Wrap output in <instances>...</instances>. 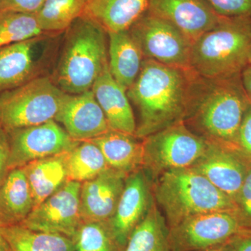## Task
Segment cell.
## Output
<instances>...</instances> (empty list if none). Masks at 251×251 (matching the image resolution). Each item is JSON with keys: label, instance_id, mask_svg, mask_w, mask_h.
Masks as SVG:
<instances>
[{"label": "cell", "instance_id": "obj_21", "mask_svg": "<svg viewBox=\"0 0 251 251\" xmlns=\"http://www.w3.org/2000/svg\"><path fill=\"white\" fill-rule=\"evenodd\" d=\"M34 206L30 187L23 168L10 170L0 182V226L22 224Z\"/></svg>", "mask_w": 251, "mask_h": 251}, {"label": "cell", "instance_id": "obj_23", "mask_svg": "<svg viewBox=\"0 0 251 251\" xmlns=\"http://www.w3.org/2000/svg\"><path fill=\"white\" fill-rule=\"evenodd\" d=\"M65 156L64 152L36 160L23 167L30 187L34 209L69 181Z\"/></svg>", "mask_w": 251, "mask_h": 251}, {"label": "cell", "instance_id": "obj_31", "mask_svg": "<svg viewBox=\"0 0 251 251\" xmlns=\"http://www.w3.org/2000/svg\"><path fill=\"white\" fill-rule=\"evenodd\" d=\"M243 224L248 230H251V168L249 169L239 192L237 202Z\"/></svg>", "mask_w": 251, "mask_h": 251}, {"label": "cell", "instance_id": "obj_18", "mask_svg": "<svg viewBox=\"0 0 251 251\" xmlns=\"http://www.w3.org/2000/svg\"><path fill=\"white\" fill-rule=\"evenodd\" d=\"M111 130L135 135L137 126L126 90L112 76L108 64L92 90Z\"/></svg>", "mask_w": 251, "mask_h": 251}, {"label": "cell", "instance_id": "obj_37", "mask_svg": "<svg viewBox=\"0 0 251 251\" xmlns=\"http://www.w3.org/2000/svg\"><path fill=\"white\" fill-rule=\"evenodd\" d=\"M197 251H232L231 240H229V242L224 243V244L215 246V247L207 248V249Z\"/></svg>", "mask_w": 251, "mask_h": 251}, {"label": "cell", "instance_id": "obj_17", "mask_svg": "<svg viewBox=\"0 0 251 251\" xmlns=\"http://www.w3.org/2000/svg\"><path fill=\"white\" fill-rule=\"evenodd\" d=\"M148 190L143 172L135 171L126 178L125 187L116 210L108 221L115 240L124 250L133 229L146 215L149 204Z\"/></svg>", "mask_w": 251, "mask_h": 251}, {"label": "cell", "instance_id": "obj_8", "mask_svg": "<svg viewBox=\"0 0 251 251\" xmlns=\"http://www.w3.org/2000/svg\"><path fill=\"white\" fill-rule=\"evenodd\" d=\"M128 31L144 58L181 70H191L193 42L171 23L147 11Z\"/></svg>", "mask_w": 251, "mask_h": 251}, {"label": "cell", "instance_id": "obj_13", "mask_svg": "<svg viewBox=\"0 0 251 251\" xmlns=\"http://www.w3.org/2000/svg\"><path fill=\"white\" fill-rule=\"evenodd\" d=\"M148 11L171 23L193 43L224 17L208 0H150Z\"/></svg>", "mask_w": 251, "mask_h": 251}, {"label": "cell", "instance_id": "obj_25", "mask_svg": "<svg viewBox=\"0 0 251 251\" xmlns=\"http://www.w3.org/2000/svg\"><path fill=\"white\" fill-rule=\"evenodd\" d=\"M68 179L82 183L97 177L110 169L97 145L91 141H80L66 152Z\"/></svg>", "mask_w": 251, "mask_h": 251}, {"label": "cell", "instance_id": "obj_20", "mask_svg": "<svg viewBox=\"0 0 251 251\" xmlns=\"http://www.w3.org/2000/svg\"><path fill=\"white\" fill-rule=\"evenodd\" d=\"M107 34L109 70L127 92L139 75L145 59L143 52L129 31Z\"/></svg>", "mask_w": 251, "mask_h": 251}, {"label": "cell", "instance_id": "obj_22", "mask_svg": "<svg viewBox=\"0 0 251 251\" xmlns=\"http://www.w3.org/2000/svg\"><path fill=\"white\" fill-rule=\"evenodd\" d=\"M135 136L110 129L87 141L98 146L110 169L126 175L136 171L144 161L143 144Z\"/></svg>", "mask_w": 251, "mask_h": 251}, {"label": "cell", "instance_id": "obj_2", "mask_svg": "<svg viewBox=\"0 0 251 251\" xmlns=\"http://www.w3.org/2000/svg\"><path fill=\"white\" fill-rule=\"evenodd\" d=\"M191 73L144 59L139 75L127 90L140 117L136 137L146 138L182 122Z\"/></svg>", "mask_w": 251, "mask_h": 251}, {"label": "cell", "instance_id": "obj_10", "mask_svg": "<svg viewBox=\"0 0 251 251\" xmlns=\"http://www.w3.org/2000/svg\"><path fill=\"white\" fill-rule=\"evenodd\" d=\"M9 136V169L23 168L46 157L67 152L77 145L54 120L6 132Z\"/></svg>", "mask_w": 251, "mask_h": 251}, {"label": "cell", "instance_id": "obj_1", "mask_svg": "<svg viewBox=\"0 0 251 251\" xmlns=\"http://www.w3.org/2000/svg\"><path fill=\"white\" fill-rule=\"evenodd\" d=\"M251 103L242 73L207 78L191 71L184 117L214 143L239 149V130Z\"/></svg>", "mask_w": 251, "mask_h": 251}, {"label": "cell", "instance_id": "obj_26", "mask_svg": "<svg viewBox=\"0 0 251 251\" xmlns=\"http://www.w3.org/2000/svg\"><path fill=\"white\" fill-rule=\"evenodd\" d=\"M124 251H172L169 232L156 208L133 229Z\"/></svg>", "mask_w": 251, "mask_h": 251}, {"label": "cell", "instance_id": "obj_24", "mask_svg": "<svg viewBox=\"0 0 251 251\" xmlns=\"http://www.w3.org/2000/svg\"><path fill=\"white\" fill-rule=\"evenodd\" d=\"M11 251H75V243L62 234L33 230L21 225L1 226Z\"/></svg>", "mask_w": 251, "mask_h": 251}, {"label": "cell", "instance_id": "obj_30", "mask_svg": "<svg viewBox=\"0 0 251 251\" xmlns=\"http://www.w3.org/2000/svg\"><path fill=\"white\" fill-rule=\"evenodd\" d=\"M214 10L224 17L251 18V0H208Z\"/></svg>", "mask_w": 251, "mask_h": 251}, {"label": "cell", "instance_id": "obj_4", "mask_svg": "<svg viewBox=\"0 0 251 251\" xmlns=\"http://www.w3.org/2000/svg\"><path fill=\"white\" fill-rule=\"evenodd\" d=\"M251 46V18L224 17L193 43L191 70L207 78L241 74Z\"/></svg>", "mask_w": 251, "mask_h": 251}, {"label": "cell", "instance_id": "obj_28", "mask_svg": "<svg viewBox=\"0 0 251 251\" xmlns=\"http://www.w3.org/2000/svg\"><path fill=\"white\" fill-rule=\"evenodd\" d=\"M43 34L36 14L0 12V49Z\"/></svg>", "mask_w": 251, "mask_h": 251}, {"label": "cell", "instance_id": "obj_29", "mask_svg": "<svg viewBox=\"0 0 251 251\" xmlns=\"http://www.w3.org/2000/svg\"><path fill=\"white\" fill-rule=\"evenodd\" d=\"M74 241L75 251H124L108 222H82Z\"/></svg>", "mask_w": 251, "mask_h": 251}, {"label": "cell", "instance_id": "obj_7", "mask_svg": "<svg viewBox=\"0 0 251 251\" xmlns=\"http://www.w3.org/2000/svg\"><path fill=\"white\" fill-rule=\"evenodd\" d=\"M62 34H43L0 49V94L50 75Z\"/></svg>", "mask_w": 251, "mask_h": 251}, {"label": "cell", "instance_id": "obj_6", "mask_svg": "<svg viewBox=\"0 0 251 251\" xmlns=\"http://www.w3.org/2000/svg\"><path fill=\"white\" fill-rule=\"evenodd\" d=\"M66 94L50 75L0 94L1 126L9 132L54 120Z\"/></svg>", "mask_w": 251, "mask_h": 251}, {"label": "cell", "instance_id": "obj_33", "mask_svg": "<svg viewBox=\"0 0 251 251\" xmlns=\"http://www.w3.org/2000/svg\"><path fill=\"white\" fill-rule=\"evenodd\" d=\"M239 150L251 158V103L244 114L238 135Z\"/></svg>", "mask_w": 251, "mask_h": 251}, {"label": "cell", "instance_id": "obj_36", "mask_svg": "<svg viewBox=\"0 0 251 251\" xmlns=\"http://www.w3.org/2000/svg\"><path fill=\"white\" fill-rule=\"evenodd\" d=\"M242 80L243 85L245 89L248 97L251 100V66L248 65L243 69L242 72Z\"/></svg>", "mask_w": 251, "mask_h": 251}, {"label": "cell", "instance_id": "obj_5", "mask_svg": "<svg viewBox=\"0 0 251 251\" xmlns=\"http://www.w3.org/2000/svg\"><path fill=\"white\" fill-rule=\"evenodd\" d=\"M156 196L173 227L188 218L205 213H239L230 198L194 168L168 170L158 181Z\"/></svg>", "mask_w": 251, "mask_h": 251}, {"label": "cell", "instance_id": "obj_15", "mask_svg": "<svg viewBox=\"0 0 251 251\" xmlns=\"http://www.w3.org/2000/svg\"><path fill=\"white\" fill-rule=\"evenodd\" d=\"M222 145L209 143L207 150L194 169L237 204L239 192L249 169L233 151L239 149Z\"/></svg>", "mask_w": 251, "mask_h": 251}, {"label": "cell", "instance_id": "obj_35", "mask_svg": "<svg viewBox=\"0 0 251 251\" xmlns=\"http://www.w3.org/2000/svg\"><path fill=\"white\" fill-rule=\"evenodd\" d=\"M232 251H251V230L245 231L231 239Z\"/></svg>", "mask_w": 251, "mask_h": 251}, {"label": "cell", "instance_id": "obj_39", "mask_svg": "<svg viewBox=\"0 0 251 251\" xmlns=\"http://www.w3.org/2000/svg\"><path fill=\"white\" fill-rule=\"evenodd\" d=\"M248 64L251 66V46L248 54Z\"/></svg>", "mask_w": 251, "mask_h": 251}, {"label": "cell", "instance_id": "obj_14", "mask_svg": "<svg viewBox=\"0 0 251 251\" xmlns=\"http://www.w3.org/2000/svg\"><path fill=\"white\" fill-rule=\"evenodd\" d=\"M54 121L62 125L73 139L79 142L94 139L110 130L92 90L66 94Z\"/></svg>", "mask_w": 251, "mask_h": 251}, {"label": "cell", "instance_id": "obj_27", "mask_svg": "<svg viewBox=\"0 0 251 251\" xmlns=\"http://www.w3.org/2000/svg\"><path fill=\"white\" fill-rule=\"evenodd\" d=\"M88 0H46L36 14L45 34H62L83 14Z\"/></svg>", "mask_w": 251, "mask_h": 251}, {"label": "cell", "instance_id": "obj_16", "mask_svg": "<svg viewBox=\"0 0 251 251\" xmlns=\"http://www.w3.org/2000/svg\"><path fill=\"white\" fill-rule=\"evenodd\" d=\"M126 175L108 169L81 184L80 214L82 222H108L112 219Z\"/></svg>", "mask_w": 251, "mask_h": 251}, {"label": "cell", "instance_id": "obj_40", "mask_svg": "<svg viewBox=\"0 0 251 251\" xmlns=\"http://www.w3.org/2000/svg\"><path fill=\"white\" fill-rule=\"evenodd\" d=\"M0 127L1 126V105H0Z\"/></svg>", "mask_w": 251, "mask_h": 251}, {"label": "cell", "instance_id": "obj_32", "mask_svg": "<svg viewBox=\"0 0 251 251\" xmlns=\"http://www.w3.org/2000/svg\"><path fill=\"white\" fill-rule=\"evenodd\" d=\"M46 0H0V12H15L36 14Z\"/></svg>", "mask_w": 251, "mask_h": 251}, {"label": "cell", "instance_id": "obj_19", "mask_svg": "<svg viewBox=\"0 0 251 251\" xmlns=\"http://www.w3.org/2000/svg\"><path fill=\"white\" fill-rule=\"evenodd\" d=\"M150 0H88L82 16L107 33L128 30L148 11Z\"/></svg>", "mask_w": 251, "mask_h": 251}, {"label": "cell", "instance_id": "obj_9", "mask_svg": "<svg viewBox=\"0 0 251 251\" xmlns=\"http://www.w3.org/2000/svg\"><path fill=\"white\" fill-rule=\"evenodd\" d=\"M248 231L239 212L213 211L188 218L170 233L172 251H197L229 242Z\"/></svg>", "mask_w": 251, "mask_h": 251}, {"label": "cell", "instance_id": "obj_11", "mask_svg": "<svg viewBox=\"0 0 251 251\" xmlns=\"http://www.w3.org/2000/svg\"><path fill=\"white\" fill-rule=\"evenodd\" d=\"M81 184L69 180L20 225L33 230L62 234L74 240L82 224Z\"/></svg>", "mask_w": 251, "mask_h": 251}, {"label": "cell", "instance_id": "obj_41", "mask_svg": "<svg viewBox=\"0 0 251 251\" xmlns=\"http://www.w3.org/2000/svg\"><path fill=\"white\" fill-rule=\"evenodd\" d=\"M0 227H1V226H0Z\"/></svg>", "mask_w": 251, "mask_h": 251}, {"label": "cell", "instance_id": "obj_34", "mask_svg": "<svg viewBox=\"0 0 251 251\" xmlns=\"http://www.w3.org/2000/svg\"><path fill=\"white\" fill-rule=\"evenodd\" d=\"M10 145L6 130L0 127V182L4 179L9 169Z\"/></svg>", "mask_w": 251, "mask_h": 251}, {"label": "cell", "instance_id": "obj_3", "mask_svg": "<svg viewBox=\"0 0 251 251\" xmlns=\"http://www.w3.org/2000/svg\"><path fill=\"white\" fill-rule=\"evenodd\" d=\"M108 47L105 29L81 16L62 34L51 78L67 94L92 90L108 64Z\"/></svg>", "mask_w": 251, "mask_h": 251}, {"label": "cell", "instance_id": "obj_38", "mask_svg": "<svg viewBox=\"0 0 251 251\" xmlns=\"http://www.w3.org/2000/svg\"><path fill=\"white\" fill-rule=\"evenodd\" d=\"M0 251H11L9 243L0 231Z\"/></svg>", "mask_w": 251, "mask_h": 251}, {"label": "cell", "instance_id": "obj_12", "mask_svg": "<svg viewBox=\"0 0 251 251\" xmlns=\"http://www.w3.org/2000/svg\"><path fill=\"white\" fill-rule=\"evenodd\" d=\"M144 157L168 170L185 168L199 161L209 143L193 134L181 122L146 137Z\"/></svg>", "mask_w": 251, "mask_h": 251}]
</instances>
